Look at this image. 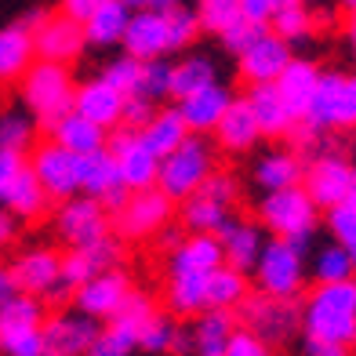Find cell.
<instances>
[{
    "mask_svg": "<svg viewBox=\"0 0 356 356\" xmlns=\"http://www.w3.org/2000/svg\"><path fill=\"white\" fill-rule=\"evenodd\" d=\"M302 334L313 342L356 346V277L338 284H316L302 302Z\"/></svg>",
    "mask_w": 356,
    "mask_h": 356,
    "instance_id": "6da1fadb",
    "label": "cell"
},
{
    "mask_svg": "<svg viewBox=\"0 0 356 356\" xmlns=\"http://www.w3.org/2000/svg\"><path fill=\"white\" fill-rule=\"evenodd\" d=\"M353 127H356V73L323 70L313 102L295 131L334 135V131H353Z\"/></svg>",
    "mask_w": 356,
    "mask_h": 356,
    "instance_id": "7a4b0ae2",
    "label": "cell"
},
{
    "mask_svg": "<svg viewBox=\"0 0 356 356\" xmlns=\"http://www.w3.org/2000/svg\"><path fill=\"white\" fill-rule=\"evenodd\" d=\"M19 95L29 109V117H33L44 131L51 127L58 117H66L73 109V99H76V84L66 66H58V62H33L29 73L19 80Z\"/></svg>",
    "mask_w": 356,
    "mask_h": 356,
    "instance_id": "3957f363",
    "label": "cell"
},
{
    "mask_svg": "<svg viewBox=\"0 0 356 356\" xmlns=\"http://www.w3.org/2000/svg\"><path fill=\"white\" fill-rule=\"evenodd\" d=\"M215 160L218 156H215V145L207 142V135H189L171 156L160 160L156 189L164 193L171 204H182L215 175Z\"/></svg>",
    "mask_w": 356,
    "mask_h": 356,
    "instance_id": "277c9868",
    "label": "cell"
},
{
    "mask_svg": "<svg viewBox=\"0 0 356 356\" xmlns=\"http://www.w3.org/2000/svg\"><path fill=\"white\" fill-rule=\"evenodd\" d=\"M258 218H262V225L277 240H291V244L309 248V240L320 225V207L305 193V186H291V189H277V193H262Z\"/></svg>",
    "mask_w": 356,
    "mask_h": 356,
    "instance_id": "5b68a950",
    "label": "cell"
},
{
    "mask_svg": "<svg viewBox=\"0 0 356 356\" xmlns=\"http://www.w3.org/2000/svg\"><path fill=\"white\" fill-rule=\"evenodd\" d=\"M305 273H309V266H305V248L273 236V240H266L251 277H254V287L262 291V295L298 302L302 287H305Z\"/></svg>",
    "mask_w": 356,
    "mask_h": 356,
    "instance_id": "8992f818",
    "label": "cell"
},
{
    "mask_svg": "<svg viewBox=\"0 0 356 356\" xmlns=\"http://www.w3.org/2000/svg\"><path fill=\"white\" fill-rule=\"evenodd\" d=\"M44 302L15 295L0 305V353L4 356H44Z\"/></svg>",
    "mask_w": 356,
    "mask_h": 356,
    "instance_id": "52a82bcc",
    "label": "cell"
},
{
    "mask_svg": "<svg viewBox=\"0 0 356 356\" xmlns=\"http://www.w3.org/2000/svg\"><path fill=\"white\" fill-rule=\"evenodd\" d=\"M236 323L244 331L258 334L262 342L280 346V342H291V334L302 331V305L291 298H273V295L254 291V295H248L240 302Z\"/></svg>",
    "mask_w": 356,
    "mask_h": 356,
    "instance_id": "ba28073f",
    "label": "cell"
},
{
    "mask_svg": "<svg viewBox=\"0 0 356 356\" xmlns=\"http://www.w3.org/2000/svg\"><path fill=\"white\" fill-rule=\"evenodd\" d=\"M233 204H236V178L215 171L207 182L182 200V229L186 233H218L225 222L233 218Z\"/></svg>",
    "mask_w": 356,
    "mask_h": 356,
    "instance_id": "9c48e42d",
    "label": "cell"
},
{
    "mask_svg": "<svg viewBox=\"0 0 356 356\" xmlns=\"http://www.w3.org/2000/svg\"><path fill=\"white\" fill-rule=\"evenodd\" d=\"M0 204L15 218H40L51 204L22 153L0 149Z\"/></svg>",
    "mask_w": 356,
    "mask_h": 356,
    "instance_id": "30bf717a",
    "label": "cell"
},
{
    "mask_svg": "<svg viewBox=\"0 0 356 356\" xmlns=\"http://www.w3.org/2000/svg\"><path fill=\"white\" fill-rule=\"evenodd\" d=\"M55 233L66 248H95L99 240L113 236V215L95 197L76 193V197L58 204Z\"/></svg>",
    "mask_w": 356,
    "mask_h": 356,
    "instance_id": "8fae6325",
    "label": "cell"
},
{
    "mask_svg": "<svg viewBox=\"0 0 356 356\" xmlns=\"http://www.w3.org/2000/svg\"><path fill=\"white\" fill-rule=\"evenodd\" d=\"M171 215H175V204L160 193L156 186L153 189H138L124 200V207L113 215V236L120 240H145V236H156L164 225H171Z\"/></svg>",
    "mask_w": 356,
    "mask_h": 356,
    "instance_id": "7c38bea8",
    "label": "cell"
},
{
    "mask_svg": "<svg viewBox=\"0 0 356 356\" xmlns=\"http://www.w3.org/2000/svg\"><path fill=\"white\" fill-rule=\"evenodd\" d=\"M29 168H33L40 189L47 193V200H70L80 193V156L66 153L62 145H55L51 138L33 145L29 153Z\"/></svg>",
    "mask_w": 356,
    "mask_h": 356,
    "instance_id": "4fadbf2b",
    "label": "cell"
},
{
    "mask_svg": "<svg viewBox=\"0 0 356 356\" xmlns=\"http://www.w3.org/2000/svg\"><path fill=\"white\" fill-rule=\"evenodd\" d=\"M353 168L356 164H349L338 149H327V153H320L313 160H305L302 186H305V193L313 197V204L320 207V211H331V207L346 204L349 182H353Z\"/></svg>",
    "mask_w": 356,
    "mask_h": 356,
    "instance_id": "5bb4252c",
    "label": "cell"
},
{
    "mask_svg": "<svg viewBox=\"0 0 356 356\" xmlns=\"http://www.w3.org/2000/svg\"><path fill=\"white\" fill-rule=\"evenodd\" d=\"M106 153L117 160V171H120V182L127 186V193H138V189H153L156 186V171H160V160L145 149L138 131H109L106 138Z\"/></svg>",
    "mask_w": 356,
    "mask_h": 356,
    "instance_id": "9a60e30c",
    "label": "cell"
},
{
    "mask_svg": "<svg viewBox=\"0 0 356 356\" xmlns=\"http://www.w3.org/2000/svg\"><path fill=\"white\" fill-rule=\"evenodd\" d=\"M102 331L99 320L84 313H55L44 320V356H88L95 334Z\"/></svg>",
    "mask_w": 356,
    "mask_h": 356,
    "instance_id": "2e32d148",
    "label": "cell"
},
{
    "mask_svg": "<svg viewBox=\"0 0 356 356\" xmlns=\"http://www.w3.org/2000/svg\"><path fill=\"white\" fill-rule=\"evenodd\" d=\"M80 193H84V197H95L109 215H117L124 207V200L131 197L127 186L120 182L117 160H113L106 149L91 153V156H80Z\"/></svg>",
    "mask_w": 356,
    "mask_h": 356,
    "instance_id": "e0dca14e",
    "label": "cell"
},
{
    "mask_svg": "<svg viewBox=\"0 0 356 356\" xmlns=\"http://www.w3.org/2000/svg\"><path fill=\"white\" fill-rule=\"evenodd\" d=\"M58 269H62V254L55 248H29L11 262V280L22 295L51 298L58 291Z\"/></svg>",
    "mask_w": 356,
    "mask_h": 356,
    "instance_id": "ac0fdd59",
    "label": "cell"
},
{
    "mask_svg": "<svg viewBox=\"0 0 356 356\" xmlns=\"http://www.w3.org/2000/svg\"><path fill=\"white\" fill-rule=\"evenodd\" d=\"M127 295H131V284H127V277H124L120 269H109V273L91 277L84 287H76L70 302H73L76 313H84V316H91V320L106 323V320L124 305Z\"/></svg>",
    "mask_w": 356,
    "mask_h": 356,
    "instance_id": "d6986e66",
    "label": "cell"
},
{
    "mask_svg": "<svg viewBox=\"0 0 356 356\" xmlns=\"http://www.w3.org/2000/svg\"><path fill=\"white\" fill-rule=\"evenodd\" d=\"M120 47H124V55H131V58H138V62H153V58L171 55L168 15H164V11H149V8L131 11Z\"/></svg>",
    "mask_w": 356,
    "mask_h": 356,
    "instance_id": "ffe728a7",
    "label": "cell"
},
{
    "mask_svg": "<svg viewBox=\"0 0 356 356\" xmlns=\"http://www.w3.org/2000/svg\"><path fill=\"white\" fill-rule=\"evenodd\" d=\"M291 58H295V55H291V44L280 40L273 29H266V33L258 37L244 55H236L240 76H244L248 84H277V76L287 70Z\"/></svg>",
    "mask_w": 356,
    "mask_h": 356,
    "instance_id": "44dd1931",
    "label": "cell"
},
{
    "mask_svg": "<svg viewBox=\"0 0 356 356\" xmlns=\"http://www.w3.org/2000/svg\"><path fill=\"white\" fill-rule=\"evenodd\" d=\"M37 44V58L40 62H58V66H70L73 58H80V51L88 47L84 26L66 19V15H47V22L33 33Z\"/></svg>",
    "mask_w": 356,
    "mask_h": 356,
    "instance_id": "7402d4cb",
    "label": "cell"
},
{
    "mask_svg": "<svg viewBox=\"0 0 356 356\" xmlns=\"http://www.w3.org/2000/svg\"><path fill=\"white\" fill-rule=\"evenodd\" d=\"M225 262L215 233H186L175 251H168V277H207Z\"/></svg>",
    "mask_w": 356,
    "mask_h": 356,
    "instance_id": "603a6c76",
    "label": "cell"
},
{
    "mask_svg": "<svg viewBox=\"0 0 356 356\" xmlns=\"http://www.w3.org/2000/svg\"><path fill=\"white\" fill-rule=\"evenodd\" d=\"M233 99L236 95L215 80V84H207L204 91L189 95V99L175 102V106H178V113H182L189 135H215V127L222 124V117H225V109L233 106Z\"/></svg>",
    "mask_w": 356,
    "mask_h": 356,
    "instance_id": "cb8c5ba5",
    "label": "cell"
},
{
    "mask_svg": "<svg viewBox=\"0 0 356 356\" xmlns=\"http://www.w3.org/2000/svg\"><path fill=\"white\" fill-rule=\"evenodd\" d=\"M254 120H258V131H262V138H291L295 135V113L287 109V102L280 99L277 84H251V91L244 95Z\"/></svg>",
    "mask_w": 356,
    "mask_h": 356,
    "instance_id": "d4e9b609",
    "label": "cell"
},
{
    "mask_svg": "<svg viewBox=\"0 0 356 356\" xmlns=\"http://www.w3.org/2000/svg\"><path fill=\"white\" fill-rule=\"evenodd\" d=\"M73 109L80 117H88L91 124H99L102 131H117L120 127V109H124V95L106 84L102 76L88 80V84L76 88V99H73Z\"/></svg>",
    "mask_w": 356,
    "mask_h": 356,
    "instance_id": "484cf974",
    "label": "cell"
},
{
    "mask_svg": "<svg viewBox=\"0 0 356 356\" xmlns=\"http://www.w3.org/2000/svg\"><path fill=\"white\" fill-rule=\"evenodd\" d=\"M215 236H218V244H222L225 266H233L240 273H251L254 262H258V254H262V248H266L262 229H258L254 222H248V218H229Z\"/></svg>",
    "mask_w": 356,
    "mask_h": 356,
    "instance_id": "4316f807",
    "label": "cell"
},
{
    "mask_svg": "<svg viewBox=\"0 0 356 356\" xmlns=\"http://www.w3.org/2000/svg\"><path fill=\"white\" fill-rule=\"evenodd\" d=\"M47 135H51L55 145H62V149L73 153V156L99 153V149H106V138H109V131H102V127L91 124L88 117H80L76 109H70L66 117H58L51 127H47Z\"/></svg>",
    "mask_w": 356,
    "mask_h": 356,
    "instance_id": "83f0119b",
    "label": "cell"
},
{
    "mask_svg": "<svg viewBox=\"0 0 356 356\" xmlns=\"http://www.w3.org/2000/svg\"><path fill=\"white\" fill-rule=\"evenodd\" d=\"M33 62H37V44L22 22L0 29V84H19Z\"/></svg>",
    "mask_w": 356,
    "mask_h": 356,
    "instance_id": "f1b7e54d",
    "label": "cell"
},
{
    "mask_svg": "<svg viewBox=\"0 0 356 356\" xmlns=\"http://www.w3.org/2000/svg\"><path fill=\"white\" fill-rule=\"evenodd\" d=\"M302 178H305V160L295 145H291V149H269L266 156H258V164H254V186L262 193L302 186Z\"/></svg>",
    "mask_w": 356,
    "mask_h": 356,
    "instance_id": "f546056e",
    "label": "cell"
},
{
    "mask_svg": "<svg viewBox=\"0 0 356 356\" xmlns=\"http://www.w3.org/2000/svg\"><path fill=\"white\" fill-rule=\"evenodd\" d=\"M320 73H323V70L316 66V62H309V58H291L287 70L277 76L280 99L287 102L291 113H295L298 124H302L305 109H309V102H313V91H316V84H320Z\"/></svg>",
    "mask_w": 356,
    "mask_h": 356,
    "instance_id": "4dcf8cb0",
    "label": "cell"
},
{
    "mask_svg": "<svg viewBox=\"0 0 356 356\" xmlns=\"http://www.w3.org/2000/svg\"><path fill=\"white\" fill-rule=\"evenodd\" d=\"M240 327L236 313L229 309H204L189 331V353L193 356H225L233 331Z\"/></svg>",
    "mask_w": 356,
    "mask_h": 356,
    "instance_id": "1f68e13d",
    "label": "cell"
},
{
    "mask_svg": "<svg viewBox=\"0 0 356 356\" xmlns=\"http://www.w3.org/2000/svg\"><path fill=\"white\" fill-rule=\"evenodd\" d=\"M215 138H218V145L225 153H248V149L258 145L262 131H258V120H254L248 99H233V106L225 109L222 124L215 127Z\"/></svg>",
    "mask_w": 356,
    "mask_h": 356,
    "instance_id": "d6a6232c",
    "label": "cell"
},
{
    "mask_svg": "<svg viewBox=\"0 0 356 356\" xmlns=\"http://www.w3.org/2000/svg\"><path fill=\"white\" fill-rule=\"evenodd\" d=\"M138 138H142V145L156 160H164V156H171L178 145L189 138V127L182 120V113H178V106H168V109H156L153 113V120L138 131Z\"/></svg>",
    "mask_w": 356,
    "mask_h": 356,
    "instance_id": "836d02e7",
    "label": "cell"
},
{
    "mask_svg": "<svg viewBox=\"0 0 356 356\" xmlns=\"http://www.w3.org/2000/svg\"><path fill=\"white\" fill-rule=\"evenodd\" d=\"M251 295L248 291V273H240L233 266H218L215 273H207V309H229L236 313L240 302Z\"/></svg>",
    "mask_w": 356,
    "mask_h": 356,
    "instance_id": "e575fe53",
    "label": "cell"
},
{
    "mask_svg": "<svg viewBox=\"0 0 356 356\" xmlns=\"http://www.w3.org/2000/svg\"><path fill=\"white\" fill-rule=\"evenodd\" d=\"M127 19H131V8L120 4V0H106V4L84 22L88 44H95V47L120 44V40H124V29H127Z\"/></svg>",
    "mask_w": 356,
    "mask_h": 356,
    "instance_id": "d590c367",
    "label": "cell"
},
{
    "mask_svg": "<svg viewBox=\"0 0 356 356\" xmlns=\"http://www.w3.org/2000/svg\"><path fill=\"white\" fill-rule=\"evenodd\" d=\"M269 29H273L280 40H287V44L309 40L313 29H316L313 8L305 4V0H280L277 11H273V19H269Z\"/></svg>",
    "mask_w": 356,
    "mask_h": 356,
    "instance_id": "8d00e7d4",
    "label": "cell"
},
{
    "mask_svg": "<svg viewBox=\"0 0 356 356\" xmlns=\"http://www.w3.org/2000/svg\"><path fill=\"white\" fill-rule=\"evenodd\" d=\"M215 66H211V58H204V55H189L182 62H175L171 66V91H168V99L175 102H182L189 99V95H197L204 91L207 84H215Z\"/></svg>",
    "mask_w": 356,
    "mask_h": 356,
    "instance_id": "74e56055",
    "label": "cell"
},
{
    "mask_svg": "<svg viewBox=\"0 0 356 356\" xmlns=\"http://www.w3.org/2000/svg\"><path fill=\"white\" fill-rule=\"evenodd\" d=\"M168 309L175 316H200L207 309V277H168Z\"/></svg>",
    "mask_w": 356,
    "mask_h": 356,
    "instance_id": "f35d334b",
    "label": "cell"
},
{
    "mask_svg": "<svg viewBox=\"0 0 356 356\" xmlns=\"http://www.w3.org/2000/svg\"><path fill=\"white\" fill-rule=\"evenodd\" d=\"M138 349L145 353H171V349H189V338H182V331L175 327V320L168 313H153L149 320L142 323L138 334Z\"/></svg>",
    "mask_w": 356,
    "mask_h": 356,
    "instance_id": "ab89813d",
    "label": "cell"
},
{
    "mask_svg": "<svg viewBox=\"0 0 356 356\" xmlns=\"http://www.w3.org/2000/svg\"><path fill=\"white\" fill-rule=\"evenodd\" d=\"M309 273H313V280L316 284H338V280H353L356 277V269H353V258L342 244H323L316 254H313V262H309Z\"/></svg>",
    "mask_w": 356,
    "mask_h": 356,
    "instance_id": "60d3db41",
    "label": "cell"
},
{
    "mask_svg": "<svg viewBox=\"0 0 356 356\" xmlns=\"http://www.w3.org/2000/svg\"><path fill=\"white\" fill-rule=\"evenodd\" d=\"M91 277H99L91 254L80 251V248H66V251H62V269H58V291L51 298H73V291L84 287Z\"/></svg>",
    "mask_w": 356,
    "mask_h": 356,
    "instance_id": "b9f144b4",
    "label": "cell"
},
{
    "mask_svg": "<svg viewBox=\"0 0 356 356\" xmlns=\"http://www.w3.org/2000/svg\"><path fill=\"white\" fill-rule=\"evenodd\" d=\"M33 135H37V120L29 117V113L11 109V113L0 117V149L29 156V149H33Z\"/></svg>",
    "mask_w": 356,
    "mask_h": 356,
    "instance_id": "7bdbcfd3",
    "label": "cell"
},
{
    "mask_svg": "<svg viewBox=\"0 0 356 356\" xmlns=\"http://www.w3.org/2000/svg\"><path fill=\"white\" fill-rule=\"evenodd\" d=\"M142 66H145V62H138L131 55H117L113 62H106L102 80H106V84H113L127 99V95H138V88H142Z\"/></svg>",
    "mask_w": 356,
    "mask_h": 356,
    "instance_id": "ee69618b",
    "label": "cell"
},
{
    "mask_svg": "<svg viewBox=\"0 0 356 356\" xmlns=\"http://www.w3.org/2000/svg\"><path fill=\"white\" fill-rule=\"evenodd\" d=\"M197 19H200V29L222 37L225 29L240 19V4H236V0H200V4H197Z\"/></svg>",
    "mask_w": 356,
    "mask_h": 356,
    "instance_id": "f6af8a7d",
    "label": "cell"
},
{
    "mask_svg": "<svg viewBox=\"0 0 356 356\" xmlns=\"http://www.w3.org/2000/svg\"><path fill=\"white\" fill-rule=\"evenodd\" d=\"M135 349H138V334L117 327V323H106V327L95 334L88 356H131Z\"/></svg>",
    "mask_w": 356,
    "mask_h": 356,
    "instance_id": "bcb514c9",
    "label": "cell"
},
{
    "mask_svg": "<svg viewBox=\"0 0 356 356\" xmlns=\"http://www.w3.org/2000/svg\"><path fill=\"white\" fill-rule=\"evenodd\" d=\"M168 15V40H171V51H182L193 40L200 37V19L197 11H189L186 4H178L175 11H164Z\"/></svg>",
    "mask_w": 356,
    "mask_h": 356,
    "instance_id": "7dc6e473",
    "label": "cell"
},
{
    "mask_svg": "<svg viewBox=\"0 0 356 356\" xmlns=\"http://www.w3.org/2000/svg\"><path fill=\"white\" fill-rule=\"evenodd\" d=\"M327 229H331V240L342 244L353 258V269H356V207L349 204H338L327 211Z\"/></svg>",
    "mask_w": 356,
    "mask_h": 356,
    "instance_id": "c3c4849f",
    "label": "cell"
},
{
    "mask_svg": "<svg viewBox=\"0 0 356 356\" xmlns=\"http://www.w3.org/2000/svg\"><path fill=\"white\" fill-rule=\"evenodd\" d=\"M168 91H171V62L168 58L145 62L138 95H142V99H149V102H156V99H168Z\"/></svg>",
    "mask_w": 356,
    "mask_h": 356,
    "instance_id": "681fc988",
    "label": "cell"
},
{
    "mask_svg": "<svg viewBox=\"0 0 356 356\" xmlns=\"http://www.w3.org/2000/svg\"><path fill=\"white\" fill-rule=\"evenodd\" d=\"M266 29H269V26H262V22H251V19H244V15H240V19H236L229 29H225V33H222L218 40H222V47H225V51H233V55H244L248 47H251L258 37L266 33Z\"/></svg>",
    "mask_w": 356,
    "mask_h": 356,
    "instance_id": "f907efd6",
    "label": "cell"
},
{
    "mask_svg": "<svg viewBox=\"0 0 356 356\" xmlns=\"http://www.w3.org/2000/svg\"><path fill=\"white\" fill-rule=\"evenodd\" d=\"M153 113H156V106L149 99H142V95H127L124 109H120V127H124V131H142V127L153 120Z\"/></svg>",
    "mask_w": 356,
    "mask_h": 356,
    "instance_id": "816d5d0a",
    "label": "cell"
},
{
    "mask_svg": "<svg viewBox=\"0 0 356 356\" xmlns=\"http://www.w3.org/2000/svg\"><path fill=\"white\" fill-rule=\"evenodd\" d=\"M225 356H273V346L262 342L258 334L236 327L233 338H229V346H225Z\"/></svg>",
    "mask_w": 356,
    "mask_h": 356,
    "instance_id": "f5cc1de1",
    "label": "cell"
},
{
    "mask_svg": "<svg viewBox=\"0 0 356 356\" xmlns=\"http://www.w3.org/2000/svg\"><path fill=\"white\" fill-rule=\"evenodd\" d=\"M102 4H106V0H62V4H58L62 11H58V15H66V19H73V22L84 26Z\"/></svg>",
    "mask_w": 356,
    "mask_h": 356,
    "instance_id": "db71d44e",
    "label": "cell"
},
{
    "mask_svg": "<svg viewBox=\"0 0 356 356\" xmlns=\"http://www.w3.org/2000/svg\"><path fill=\"white\" fill-rule=\"evenodd\" d=\"M236 4H240V15H244V19L269 26V19H273V11H277L280 0H236Z\"/></svg>",
    "mask_w": 356,
    "mask_h": 356,
    "instance_id": "11a10c76",
    "label": "cell"
},
{
    "mask_svg": "<svg viewBox=\"0 0 356 356\" xmlns=\"http://www.w3.org/2000/svg\"><path fill=\"white\" fill-rule=\"evenodd\" d=\"M305 356H349L346 346H331V342H313L305 338Z\"/></svg>",
    "mask_w": 356,
    "mask_h": 356,
    "instance_id": "9f6ffc18",
    "label": "cell"
},
{
    "mask_svg": "<svg viewBox=\"0 0 356 356\" xmlns=\"http://www.w3.org/2000/svg\"><path fill=\"white\" fill-rule=\"evenodd\" d=\"M11 240H15V215L0 211V248H8Z\"/></svg>",
    "mask_w": 356,
    "mask_h": 356,
    "instance_id": "6f0895ef",
    "label": "cell"
},
{
    "mask_svg": "<svg viewBox=\"0 0 356 356\" xmlns=\"http://www.w3.org/2000/svg\"><path fill=\"white\" fill-rule=\"evenodd\" d=\"M15 295H19V287H15V280H11V269L0 266V305H4L8 298H15Z\"/></svg>",
    "mask_w": 356,
    "mask_h": 356,
    "instance_id": "680465c9",
    "label": "cell"
},
{
    "mask_svg": "<svg viewBox=\"0 0 356 356\" xmlns=\"http://www.w3.org/2000/svg\"><path fill=\"white\" fill-rule=\"evenodd\" d=\"M182 240H186V229H168V225L160 229V248H164V251H175Z\"/></svg>",
    "mask_w": 356,
    "mask_h": 356,
    "instance_id": "91938a15",
    "label": "cell"
},
{
    "mask_svg": "<svg viewBox=\"0 0 356 356\" xmlns=\"http://www.w3.org/2000/svg\"><path fill=\"white\" fill-rule=\"evenodd\" d=\"M182 0H149V11H175Z\"/></svg>",
    "mask_w": 356,
    "mask_h": 356,
    "instance_id": "94428289",
    "label": "cell"
},
{
    "mask_svg": "<svg viewBox=\"0 0 356 356\" xmlns=\"http://www.w3.org/2000/svg\"><path fill=\"white\" fill-rule=\"evenodd\" d=\"M346 33H349V44H353V55H356V11H349V26H346Z\"/></svg>",
    "mask_w": 356,
    "mask_h": 356,
    "instance_id": "6125c7cd",
    "label": "cell"
},
{
    "mask_svg": "<svg viewBox=\"0 0 356 356\" xmlns=\"http://www.w3.org/2000/svg\"><path fill=\"white\" fill-rule=\"evenodd\" d=\"M349 207H356V168H353V182H349V197H346Z\"/></svg>",
    "mask_w": 356,
    "mask_h": 356,
    "instance_id": "be15d7a7",
    "label": "cell"
},
{
    "mask_svg": "<svg viewBox=\"0 0 356 356\" xmlns=\"http://www.w3.org/2000/svg\"><path fill=\"white\" fill-rule=\"evenodd\" d=\"M120 4H127L131 11H142V8H149V0H120Z\"/></svg>",
    "mask_w": 356,
    "mask_h": 356,
    "instance_id": "e7e4bbea",
    "label": "cell"
},
{
    "mask_svg": "<svg viewBox=\"0 0 356 356\" xmlns=\"http://www.w3.org/2000/svg\"><path fill=\"white\" fill-rule=\"evenodd\" d=\"M342 8L346 11H356V0H342Z\"/></svg>",
    "mask_w": 356,
    "mask_h": 356,
    "instance_id": "03108f58",
    "label": "cell"
},
{
    "mask_svg": "<svg viewBox=\"0 0 356 356\" xmlns=\"http://www.w3.org/2000/svg\"><path fill=\"white\" fill-rule=\"evenodd\" d=\"M305 4H316V0H305Z\"/></svg>",
    "mask_w": 356,
    "mask_h": 356,
    "instance_id": "003e7915",
    "label": "cell"
}]
</instances>
